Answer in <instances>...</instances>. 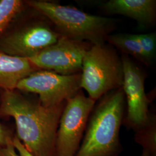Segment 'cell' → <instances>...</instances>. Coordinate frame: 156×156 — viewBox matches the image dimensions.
I'll return each mask as SVG.
<instances>
[{
  "label": "cell",
  "mask_w": 156,
  "mask_h": 156,
  "mask_svg": "<svg viewBox=\"0 0 156 156\" xmlns=\"http://www.w3.org/2000/svg\"><path fill=\"white\" fill-rule=\"evenodd\" d=\"M27 4L48 18L62 37L89 42L104 44L114 26L113 19L93 15L68 6L44 1H28Z\"/></svg>",
  "instance_id": "3957f363"
},
{
  "label": "cell",
  "mask_w": 156,
  "mask_h": 156,
  "mask_svg": "<svg viewBox=\"0 0 156 156\" xmlns=\"http://www.w3.org/2000/svg\"></svg>",
  "instance_id": "ffe728a7"
},
{
  "label": "cell",
  "mask_w": 156,
  "mask_h": 156,
  "mask_svg": "<svg viewBox=\"0 0 156 156\" xmlns=\"http://www.w3.org/2000/svg\"><path fill=\"white\" fill-rule=\"evenodd\" d=\"M140 156H150L149 155L148 153H147L146 152H145L144 151H142V154Z\"/></svg>",
  "instance_id": "d6986e66"
},
{
  "label": "cell",
  "mask_w": 156,
  "mask_h": 156,
  "mask_svg": "<svg viewBox=\"0 0 156 156\" xmlns=\"http://www.w3.org/2000/svg\"><path fill=\"white\" fill-rule=\"evenodd\" d=\"M149 67L156 58V34L155 33L135 34Z\"/></svg>",
  "instance_id": "9a60e30c"
},
{
  "label": "cell",
  "mask_w": 156,
  "mask_h": 156,
  "mask_svg": "<svg viewBox=\"0 0 156 156\" xmlns=\"http://www.w3.org/2000/svg\"><path fill=\"white\" fill-rule=\"evenodd\" d=\"M61 35L43 23H35L0 37V50L10 56L33 57L54 44Z\"/></svg>",
  "instance_id": "9c48e42d"
},
{
  "label": "cell",
  "mask_w": 156,
  "mask_h": 156,
  "mask_svg": "<svg viewBox=\"0 0 156 156\" xmlns=\"http://www.w3.org/2000/svg\"><path fill=\"white\" fill-rule=\"evenodd\" d=\"M95 102L82 90L66 101L56 134L55 156H76Z\"/></svg>",
  "instance_id": "5b68a950"
},
{
  "label": "cell",
  "mask_w": 156,
  "mask_h": 156,
  "mask_svg": "<svg viewBox=\"0 0 156 156\" xmlns=\"http://www.w3.org/2000/svg\"><path fill=\"white\" fill-rule=\"evenodd\" d=\"M66 101L46 107L16 90H3L0 113L13 118L16 136L34 156H55L56 134Z\"/></svg>",
  "instance_id": "6da1fadb"
},
{
  "label": "cell",
  "mask_w": 156,
  "mask_h": 156,
  "mask_svg": "<svg viewBox=\"0 0 156 156\" xmlns=\"http://www.w3.org/2000/svg\"><path fill=\"white\" fill-rule=\"evenodd\" d=\"M81 73L63 75L39 69L19 83L16 89L38 95L41 104L46 107L58 105L81 90Z\"/></svg>",
  "instance_id": "8992f818"
},
{
  "label": "cell",
  "mask_w": 156,
  "mask_h": 156,
  "mask_svg": "<svg viewBox=\"0 0 156 156\" xmlns=\"http://www.w3.org/2000/svg\"><path fill=\"white\" fill-rule=\"evenodd\" d=\"M102 8L111 15H120L133 19L140 26L149 27L156 19L155 0H110Z\"/></svg>",
  "instance_id": "30bf717a"
},
{
  "label": "cell",
  "mask_w": 156,
  "mask_h": 156,
  "mask_svg": "<svg viewBox=\"0 0 156 156\" xmlns=\"http://www.w3.org/2000/svg\"><path fill=\"white\" fill-rule=\"evenodd\" d=\"M13 137L6 129L0 123V147L5 146L12 142Z\"/></svg>",
  "instance_id": "2e32d148"
},
{
  "label": "cell",
  "mask_w": 156,
  "mask_h": 156,
  "mask_svg": "<svg viewBox=\"0 0 156 156\" xmlns=\"http://www.w3.org/2000/svg\"><path fill=\"white\" fill-rule=\"evenodd\" d=\"M80 73L81 89L95 101L108 92L123 87L122 58L105 44L92 45L86 51Z\"/></svg>",
  "instance_id": "277c9868"
},
{
  "label": "cell",
  "mask_w": 156,
  "mask_h": 156,
  "mask_svg": "<svg viewBox=\"0 0 156 156\" xmlns=\"http://www.w3.org/2000/svg\"><path fill=\"white\" fill-rule=\"evenodd\" d=\"M12 144L15 148L17 152L20 156H34L31 154L28 151H27L23 145L21 144L20 140H18L16 136H14L12 139Z\"/></svg>",
  "instance_id": "e0dca14e"
},
{
  "label": "cell",
  "mask_w": 156,
  "mask_h": 156,
  "mask_svg": "<svg viewBox=\"0 0 156 156\" xmlns=\"http://www.w3.org/2000/svg\"><path fill=\"white\" fill-rule=\"evenodd\" d=\"M135 131L134 140L150 156H156V115L149 112L146 123Z\"/></svg>",
  "instance_id": "4fadbf2b"
},
{
  "label": "cell",
  "mask_w": 156,
  "mask_h": 156,
  "mask_svg": "<svg viewBox=\"0 0 156 156\" xmlns=\"http://www.w3.org/2000/svg\"><path fill=\"white\" fill-rule=\"evenodd\" d=\"M39 70L28 58L10 56L0 50V89L15 90L19 83Z\"/></svg>",
  "instance_id": "8fae6325"
},
{
  "label": "cell",
  "mask_w": 156,
  "mask_h": 156,
  "mask_svg": "<svg viewBox=\"0 0 156 156\" xmlns=\"http://www.w3.org/2000/svg\"><path fill=\"white\" fill-rule=\"evenodd\" d=\"M91 46L61 36L56 43L28 60L38 69L63 75L77 74L81 73L84 56Z\"/></svg>",
  "instance_id": "52a82bcc"
},
{
  "label": "cell",
  "mask_w": 156,
  "mask_h": 156,
  "mask_svg": "<svg viewBox=\"0 0 156 156\" xmlns=\"http://www.w3.org/2000/svg\"><path fill=\"white\" fill-rule=\"evenodd\" d=\"M99 100L90 115L76 156H118L122 151L119 134L126 107L123 89L109 91Z\"/></svg>",
  "instance_id": "7a4b0ae2"
},
{
  "label": "cell",
  "mask_w": 156,
  "mask_h": 156,
  "mask_svg": "<svg viewBox=\"0 0 156 156\" xmlns=\"http://www.w3.org/2000/svg\"><path fill=\"white\" fill-rule=\"evenodd\" d=\"M23 5L20 0H0V34L22 11Z\"/></svg>",
  "instance_id": "5bb4252c"
},
{
  "label": "cell",
  "mask_w": 156,
  "mask_h": 156,
  "mask_svg": "<svg viewBox=\"0 0 156 156\" xmlns=\"http://www.w3.org/2000/svg\"><path fill=\"white\" fill-rule=\"evenodd\" d=\"M106 41L127 56H133L139 62L149 67L135 34L117 33L109 34Z\"/></svg>",
  "instance_id": "7c38bea8"
},
{
  "label": "cell",
  "mask_w": 156,
  "mask_h": 156,
  "mask_svg": "<svg viewBox=\"0 0 156 156\" xmlns=\"http://www.w3.org/2000/svg\"><path fill=\"white\" fill-rule=\"evenodd\" d=\"M122 60L124 76L122 89L127 104L123 123L127 128L135 131L146 123L151 100L145 92V73L129 56L124 55Z\"/></svg>",
  "instance_id": "ba28073f"
},
{
  "label": "cell",
  "mask_w": 156,
  "mask_h": 156,
  "mask_svg": "<svg viewBox=\"0 0 156 156\" xmlns=\"http://www.w3.org/2000/svg\"><path fill=\"white\" fill-rule=\"evenodd\" d=\"M1 156H20L12 144V142L3 147H0Z\"/></svg>",
  "instance_id": "ac0fdd59"
}]
</instances>
